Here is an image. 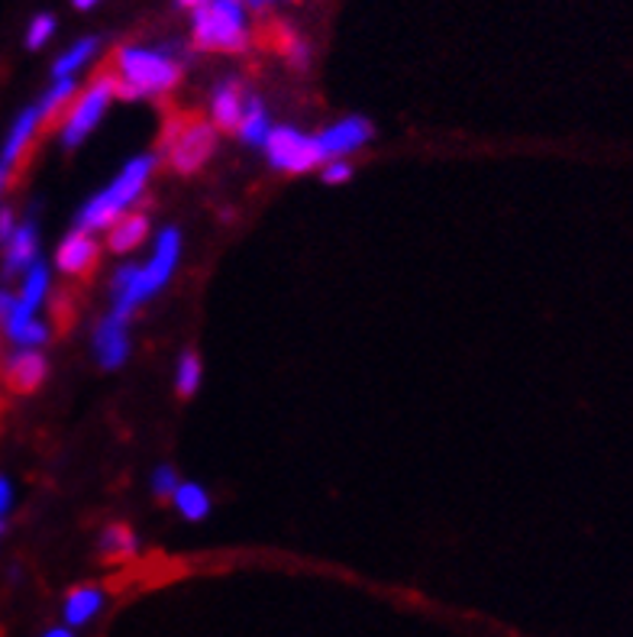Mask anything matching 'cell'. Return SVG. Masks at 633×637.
<instances>
[{
    "mask_svg": "<svg viewBox=\"0 0 633 637\" xmlns=\"http://www.w3.org/2000/svg\"><path fill=\"white\" fill-rule=\"evenodd\" d=\"M181 233L175 227H166L159 233L156 253L146 266H123L113 275V317L126 321L143 301H149L179 266Z\"/></svg>",
    "mask_w": 633,
    "mask_h": 637,
    "instance_id": "6da1fadb",
    "label": "cell"
},
{
    "mask_svg": "<svg viewBox=\"0 0 633 637\" xmlns=\"http://www.w3.org/2000/svg\"><path fill=\"white\" fill-rule=\"evenodd\" d=\"M113 85L117 97H149V94L172 92L181 82V62L169 49L149 46H123L113 56Z\"/></svg>",
    "mask_w": 633,
    "mask_h": 637,
    "instance_id": "7a4b0ae2",
    "label": "cell"
},
{
    "mask_svg": "<svg viewBox=\"0 0 633 637\" xmlns=\"http://www.w3.org/2000/svg\"><path fill=\"white\" fill-rule=\"evenodd\" d=\"M191 39L200 52H243L249 46V7L243 0H214L194 10Z\"/></svg>",
    "mask_w": 633,
    "mask_h": 637,
    "instance_id": "3957f363",
    "label": "cell"
},
{
    "mask_svg": "<svg viewBox=\"0 0 633 637\" xmlns=\"http://www.w3.org/2000/svg\"><path fill=\"white\" fill-rule=\"evenodd\" d=\"M153 166H156V156H139L133 159L113 182L110 188H104L97 197H90L88 204L82 207V217H78V230H107L113 220H120L126 214V207L143 194V188L153 176Z\"/></svg>",
    "mask_w": 633,
    "mask_h": 637,
    "instance_id": "277c9868",
    "label": "cell"
},
{
    "mask_svg": "<svg viewBox=\"0 0 633 637\" xmlns=\"http://www.w3.org/2000/svg\"><path fill=\"white\" fill-rule=\"evenodd\" d=\"M113 97H117L113 75L104 72V75H97L88 88L69 104V110L62 113V133H59L69 149H75V146H82L88 140L90 130L100 123V117L107 113V107H110Z\"/></svg>",
    "mask_w": 633,
    "mask_h": 637,
    "instance_id": "5b68a950",
    "label": "cell"
},
{
    "mask_svg": "<svg viewBox=\"0 0 633 637\" xmlns=\"http://www.w3.org/2000/svg\"><path fill=\"white\" fill-rule=\"evenodd\" d=\"M166 153L179 172H197L214 153V127L204 117H181L166 130Z\"/></svg>",
    "mask_w": 633,
    "mask_h": 637,
    "instance_id": "8992f818",
    "label": "cell"
},
{
    "mask_svg": "<svg viewBox=\"0 0 633 637\" xmlns=\"http://www.w3.org/2000/svg\"><path fill=\"white\" fill-rule=\"evenodd\" d=\"M266 153H269L271 166L281 172H307V169L324 163L317 140L304 136L301 130H291V127H271Z\"/></svg>",
    "mask_w": 633,
    "mask_h": 637,
    "instance_id": "52a82bcc",
    "label": "cell"
},
{
    "mask_svg": "<svg viewBox=\"0 0 633 637\" xmlns=\"http://www.w3.org/2000/svg\"><path fill=\"white\" fill-rule=\"evenodd\" d=\"M0 327L20 350H36L49 340V327L36 321V311H29L10 291H0Z\"/></svg>",
    "mask_w": 633,
    "mask_h": 637,
    "instance_id": "ba28073f",
    "label": "cell"
},
{
    "mask_svg": "<svg viewBox=\"0 0 633 637\" xmlns=\"http://www.w3.org/2000/svg\"><path fill=\"white\" fill-rule=\"evenodd\" d=\"M368 136H372V123H368V120H362V117H346V120L327 127V130H324L320 136H314V140H317V149H320L324 159H343V156H350V153L362 149V146L368 143Z\"/></svg>",
    "mask_w": 633,
    "mask_h": 637,
    "instance_id": "9c48e42d",
    "label": "cell"
},
{
    "mask_svg": "<svg viewBox=\"0 0 633 637\" xmlns=\"http://www.w3.org/2000/svg\"><path fill=\"white\" fill-rule=\"evenodd\" d=\"M39 130H42V113H39V107H26V110L16 117V123H13V130H10V136H7V143H3V153H0V176H3V179H10V172L23 163L26 149H29L33 140L39 136Z\"/></svg>",
    "mask_w": 633,
    "mask_h": 637,
    "instance_id": "30bf717a",
    "label": "cell"
},
{
    "mask_svg": "<svg viewBox=\"0 0 633 637\" xmlns=\"http://www.w3.org/2000/svg\"><path fill=\"white\" fill-rule=\"evenodd\" d=\"M49 363L39 350H16L3 365V385L13 395H33L46 382Z\"/></svg>",
    "mask_w": 633,
    "mask_h": 637,
    "instance_id": "8fae6325",
    "label": "cell"
},
{
    "mask_svg": "<svg viewBox=\"0 0 633 637\" xmlns=\"http://www.w3.org/2000/svg\"><path fill=\"white\" fill-rule=\"evenodd\" d=\"M94 353H97V363L104 369H117V365L126 363L130 357V334H126V321L120 317H104L94 330Z\"/></svg>",
    "mask_w": 633,
    "mask_h": 637,
    "instance_id": "7c38bea8",
    "label": "cell"
},
{
    "mask_svg": "<svg viewBox=\"0 0 633 637\" xmlns=\"http://www.w3.org/2000/svg\"><path fill=\"white\" fill-rule=\"evenodd\" d=\"M97 256H100L97 240L90 237L88 230H75V233H69V237H65V243L59 247L56 263H59V269H62V273L88 275L90 269L97 266Z\"/></svg>",
    "mask_w": 633,
    "mask_h": 637,
    "instance_id": "4fadbf2b",
    "label": "cell"
},
{
    "mask_svg": "<svg viewBox=\"0 0 633 637\" xmlns=\"http://www.w3.org/2000/svg\"><path fill=\"white\" fill-rule=\"evenodd\" d=\"M243 113H246V97L240 92V85H236V82H223V85L214 92V100H210L214 127L223 130V133H240Z\"/></svg>",
    "mask_w": 633,
    "mask_h": 637,
    "instance_id": "5bb4252c",
    "label": "cell"
},
{
    "mask_svg": "<svg viewBox=\"0 0 633 637\" xmlns=\"http://www.w3.org/2000/svg\"><path fill=\"white\" fill-rule=\"evenodd\" d=\"M36 224L26 220L20 224L10 240L3 243V275H20L26 273L33 263H36Z\"/></svg>",
    "mask_w": 633,
    "mask_h": 637,
    "instance_id": "9a60e30c",
    "label": "cell"
},
{
    "mask_svg": "<svg viewBox=\"0 0 633 637\" xmlns=\"http://www.w3.org/2000/svg\"><path fill=\"white\" fill-rule=\"evenodd\" d=\"M104 609V589L97 586H78L65 596V605H62V618H65V628H85L90 625Z\"/></svg>",
    "mask_w": 633,
    "mask_h": 637,
    "instance_id": "2e32d148",
    "label": "cell"
},
{
    "mask_svg": "<svg viewBox=\"0 0 633 637\" xmlns=\"http://www.w3.org/2000/svg\"><path fill=\"white\" fill-rule=\"evenodd\" d=\"M149 233V217L146 214H123L107 227V247L110 253H130L136 250Z\"/></svg>",
    "mask_w": 633,
    "mask_h": 637,
    "instance_id": "e0dca14e",
    "label": "cell"
},
{
    "mask_svg": "<svg viewBox=\"0 0 633 637\" xmlns=\"http://www.w3.org/2000/svg\"><path fill=\"white\" fill-rule=\"evenodd\" d=\"M97 46H100V43H97L94 36H85V39H78L75 46H69V49L56 59V65H52L56 82H62V79H75V75L88 65L90 59H94Z\"/></svg>",
    "mask_w": 633,
    "mask_h": 637,
    "instance_id": "ac0fdd59",
    "label": "cell"
},
{
    "mask_svg": "<svg viewBox=\"0 0 633 637\" xmlns=\"http://www.w3.org/2000/svg\"><path fill=\"white\" fill-rule=\"evenodd\" d=\"M75 88H78L75 79H62V82H56L49 92L42 94V100L36 104L39 113H42V130L52 127V123L59 120V113L69 110V104H72V97H75Z\"/></svg>",
    "mask_w": 633,
    "mask_h": 637,
    "instance_id": "d6986e66",
    "label": "cell"
},
{
    "mask_svg": "<svg viewBox=\"0 0 633 637\" xmlns=\"http://www.w3.org/2000/svg\"><path fill=\"white\" fill-rule=\"evenodd\" d=\"M271 127H269V113L263 107L259 97H249L246 100V113H243V123H240V136L249 143V146H266L269 140Z\"/></svg>",
    "mask_w": 633,
    "mask_h": 637,
    "instance_id": "ffe728a7",
    "label": "cell"
},
{
    "mask_svg": "<svg viewBox=\"0 0 633 637\" xmlns=\"http://www.w3.org/2000/svg\"><path fill=\"white\" fill-rule=\"evenodd\" d=\"M175 505H179V512L187 518V521H200L207 512H210V498H207V492L200 489V485H194V482H179V489H175Z\"/></svg>",
    "mask_w": 633,
    "mask_h": 637,
    "instance_id": "44dd1931",
    "label": "cell"
},
{
    "mask_svg": "<svg viewBox=\"0 0 633 637\" xmlns=\"http://www.w3.org/2000/svg\"><path fill=\"white\" fill-rule=\"evenodd\" d=\"M46 291H49V269H46V263H33L26 275H23V288H20V301L29 308V311H36L39 304H42V298H46Z\"/></svg>",
    "mask_w": 633,
    "mask_h": 637,
    "instance_id": "7402d4cb",
    "label": "cell"
},
{
    "mask_svg": "<svg viewBox=\"0 0 633 637\" xmlns=\"http://www.w3.org/2000/svg\"><path fill=\"white\" fill-rule=\"evenodd\" d=\"M100 553H104L107 560H126V556L136 553V538L130 534V528L113 525V528H107V534H104V541H100Z\"/></svg>",
    "mask_w": 633,
    "mask_h": 637,
    "instance_id": "603a6c76",
    "label": "cell"
},
{
    "mask_svg": "<svg viewBox=\"0 0 633 637\" xmlns=\"http://www.w3.org/2000/svg\"><path fill=\"white\" fill-rule=\"evenodd\" d=\"M52 36H56V16L52 13H36L26 26V46L42 49Z\"/></svg>",
    "mask_w": 633,
    "mask_h": 637,
    "instance_id": "cb8c5ba5",
    "label": "cell"
},
{
    "mask_svg": "<svg viewBox=\"0 0 633 637\" xmlns=\"http://www.w3.org/2000/svg\"><path fill=\"white\" fill-rule=\"evenodd\" d=\"M200 385V360L197 353H184L179 363V395L181 398H191Z\"/></svg>",
    "mask_w": 633,
    "mask_h": 637,
    "instance_id": "d4e9b609",
    "label": "cell"
},
{
    "mask_svg": "<svg viewBox=\"0 0 633 637\" xmlns=\"http://www.w3.org/2000/svg\"><path fill=\"white\" fill-rule=\"evenodd\" d=\"M175 489H179L175 469H172V466L156 469V476H153V492H156L159 498H169V495H175Z\"/></svg>",
    "mask_w": 633,
    "mask_h": 637,
    "instance_id": "484cf974",
    "label": "cell"
},
{
    "mask_svg": "<svg viewBox=\"0 0 633 637\" xmlns=\"http://www.w3.org/2000/svg\"><path fill=\"white\" fill-rule=\"evenodd\" d=\"M284 56H288L297 69H304V65L311 62V49H307V43H301L297 36H284Z\"/></svg>",
    "mask_w": 633,
    "mask_h": 637,
    "instance_id": "4316f807",
    "label": "cell"
},
{
    "mask_svg": "<svg viewBox=\"0 0 633 637\" xmlns=\"http://www.w3.org/2000/svg\"><path fill=\"white\" fill-rule=\"evenodd\" d=\"M350 176H353V166H350V163H343V159H333V163L324 169V182H330V184L346 182Z\"/></svg>",
    "mask_w": 633,
    "mask_h": 637,
    "instance_id": "83f0119b",
    "label": "cell"
},
{
    "mask_svg": "<svg viewBox=\"0 0 633 637\" xmlns=\"http://www.w3.org/2000/svg\"><path fill=\"white\" fill-rule=\"evenodd\" d=\"M13 230H16V224H13V214H10V211H0V243H7Z\"/></svg>",
    "mask_w": 633,
    "mask_h": 637,
    "instance_id": "f1b7e54d",
    "label": "cell"
},
{
    "mask_svg": "<svg viewBox=\"0 0 633 637\" xmlns=\"http://www.w3.org/2000/svg\"><path fill=\"white\" fill-rule=\"evenodd\" d=\"M10 505H13V489H10L7 479H0V518L10 512Z\"/></svg>",
    "mask_w": 633,
    "mask_h": 637,
    "instance_id": "f546056e",
    "label": "cell"
},
{
    "mask_svg": "<svg viewBox=\"0 0 633 637\" xmlns=\"http://www.w3.org/2000/svg\"><path fill=\"white\" fill-rule=\"evenodd\" d=\"M42 637H75V632H72V628H65V625H56V628H49Z\"/></svg>",
    "mask_w": 633,
    "mask_h": 637,
    "instance_id": "4dcf8cb0",
    "label": "cell"
},
{
    "mask_svg": "<svg viewBox=\"0 0 633 637\" xmlns=\"http://www.w3.org/2000/svg\"><path fill=\"white\" fill-rule=\"evenodd\" d=\"M207 3H214V0H179V7H184V10H200Z\"/></svg>",
    "mask_w": 633,
    "mask_h": 637,
    "instance_id": "1f68e13d",
    "label": "cell"
},
{
    "mask_svg": "<svg viewBox=\"0 0 633 637\" xmlns=\"http://www.w3.org/2000/svg\"><path fill=\"white\" fill-rule=\"evenodd\" d=\"M75 3V10H90V7H97L100 0H72Z\"/></svg>",
    "mask_w": 633,
    "mask_h": 637,
    "instance_id": "d6a6232c",
    "label": "cell"
},
{
    "mask_svg": "<svg viewBox=\"0 0 633 637\" xmlns=\"http://www.w3.org/2000/svg\"><path fill=\"white\" fill-rule=\"evenodd\" d=\"M246 7H256V10H263V7H269V3H278V0H243Z\"/></svg>",
    "mask_w": 633,
    "mask_h": 637,
    "instance_id": "836d02e7",
    "label": "cell"
},
{
    "mask_svg": "<svg viewBox=\"0 0 633 637\" xmlns=\"http://www.w3.org/2000/svg\"><path fill=\"white\" fill-rule=\"evenodd\" d=\"M3 184H7V179H3V176H0V191H3ZM0 211H3V207H0Z\"/></svg>",
    "mask_w": 633,
    "mask_h": 637,
    "instance_id": "e575fe53",
    "label": "cell"
},
{
    "mask_svg": "<svg viewBox=\"0 0 633 637\" xmlns=\"http://www.w3.org/2000/svg\"><path fill=\"white\" fill-rule=\"evenodd\" d=\"M3 528H7V525H3V518H0V534H3Z\"/></svg>",
    "mask_w": 633,
    "mask_h": 637,
    "instance_id": "d590c367",
    "label": "cell"
}]
</instances>
